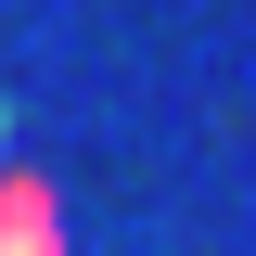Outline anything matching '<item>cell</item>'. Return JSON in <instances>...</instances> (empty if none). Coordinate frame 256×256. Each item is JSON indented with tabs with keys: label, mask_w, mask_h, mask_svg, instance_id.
Wrapping results in <instances>:
<instances>
[{
	"label": "cell",
	"mask_w": 256,
	"mask_h": 256,
	"mask_svg": "<svg viewBox=\"0 0 256 256\" xmlns=\"http://www.w3.org/2000/svg\"><path fill=\"white\" fill-rule=\"evenodd\" d=\"M0 256H64V192L38 166H0Z\"/></svg>",
	"instance_id": "cell-1"
}]
</instances>
